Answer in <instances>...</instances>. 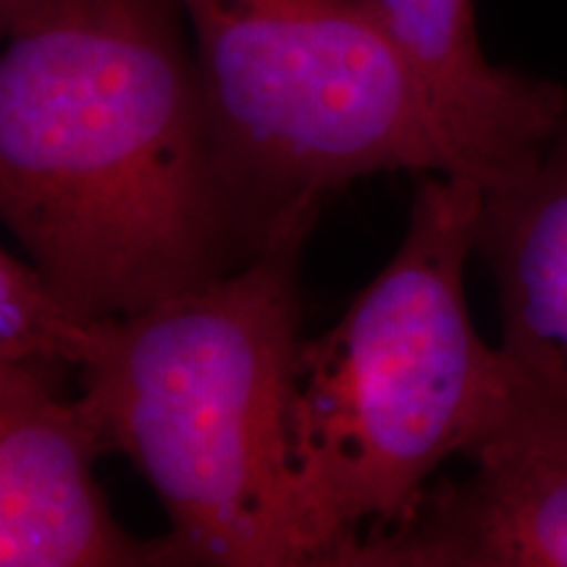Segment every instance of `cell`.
Listing matches in <instances>:
<instances>
[{"instance_id": "cell-6", "label": "cell", "mask_w": 567, "mask_h": 567, "mask_svg": "<svg viewBox=\"0 0 567 567\" xmlns=\"http://www.w3.org/2000/svg\"><path fill=\"white\" fill-rule=\"evenodd\" d=\"M463 478H434L405 523L337 567H567V421L515 400Z\"/></svg>"}, {"instance_id": "cell-7", "label": "cell", "mask_w": 567, "mask_h": 567, "mask_svg": "<svg viewBox=\"0 0 567 567\" xmlns=\"http://www.w3.org/2000/svg\"><path fill=\"white\" fill-rule=\"evenodd\" d=\"M476 252L499 297L515 400L567 421V109L530 168L486 189Z\"/></svg>"}, {"instance_id": "cell-5", "label": "cell", "mask_w": 567, "mask_h": 567, "mask_svg": "<svg viewBox=\"0 0 567 567\" xmlns=\"http://www.w3.org/2000/svg\"><path fill=\"white\" fill-rule=\"evenodd\" d=\"M45 363H0V565L187 567L176 538L118 526L95 481L109 450L87 396L63 400Z\"/></svg>"}, {"instance_id": "cell-9", "label": "cell", "mask_w": 567, "mask_h": 567, "mask_svg": "<svg viewBox=\"0 0 567 567\" xmlns=\"http://www.w3.org/2000/svg\"><path fill=\"white\" fill-rule=\"evenodd\" d=\"M105 318L84 313L55 284L0 247V363L82 368L95 354Z\"/></svg>"}, {"instance_id": "cell-10", "label": "cell", "mask_w": 567, "mask_h": 567, "mask_svg": "<svg viewBox=\"0 0 567 567\" xmlns=\"http://www.w3.org/2000/svg\"><path fill=\"white\" fill-rule=\"evenodd\" d=\"M53 0H0V30L6 38L32 24Z\"/></svg>"}, {"instance_id": "cell-3", "label": "cell", "mask_w": 567, "mask_h": 567, "mask_svg": "<svg viewBox=\"0 0 567 567\" xmlns=\"http://www.w3.org/2000/svg\"><path fill=\"white\" fill-rule=\"evenodd\" d=\"M308 234H284L221 279L105 318L82 368L109 450L153 486L193 565L316 567L289 452Z\"/></svg>"}, {"instance_id": "cell-2", "label": "cell", "mask_w": 567, "mask_h": 567, "mask_svg": "<svg viewBox=\"0 0 567 567\" xmlns=\"http://www.w3.org/2000/svg\"><path fill=\"white\" fill-rule=\"evenodd\" d=\"M484 195L473 176H417L392 260L326 334L300 342L289 452L316 567L405 523L439 467L513 405L505 354L465 305Z\"/></svg>"}, {"instance_id": "cell-1", "label": "cell", "mask_w": 567, "mask_h": 567, "mask_svg": "<svg viewBox=\"0 0 567 567\" xmlns=\"http://www.w3.org/2000/svg\"><path fill=\"white\" fill-rule=\"evenodd\" d=\"M182 19L179 0H53L0 55V216L90 316L252 260Z\"/></svg>"}, {"instance_id": "cell-4", "label": "cell", "mask_w": 567, "mask_h": 567, "mask_svg": "<svg viewBox=\"0 0 567 567\" xmlns=\"http://www.w3.org/2000/svg\"><path fill=\"white\" fill-rule=\"evenodd\" d=\"M226 197L255 258L384 172L467 174L379 0H179ZM478 182V179H476Z\"/></svg>"}, {"instance_id": "cell-8", "label": "cell", "mask_w": 567, "mask_h": 567, "mask_svg": "<svg viewBox=\"0 0 567 567\" xmlns=\"http://www.w3.org/2000/svg\"><path fill=\"white\" fill-rule=\"evenodd\" d=\"M379 6L467 174L494 189L530 168L563 118L567 90L492 66L478 42L476 0Z\"/></svg>"}]
</instances>
